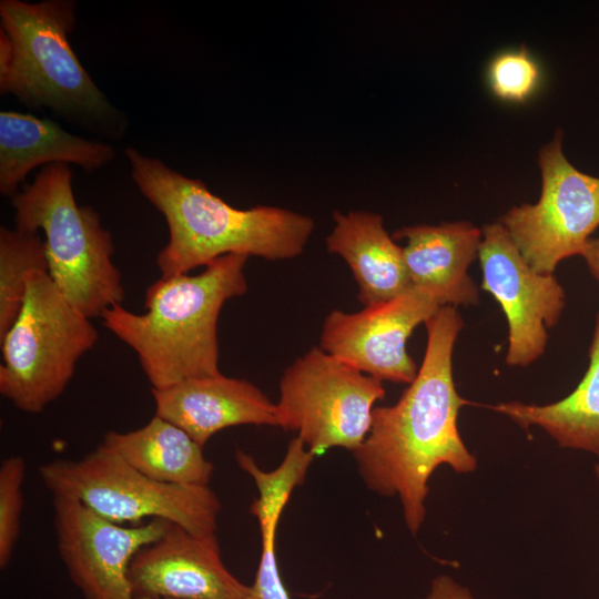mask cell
<instances>
[{
    "mask_svg": "<svg viewBox=\"0 0 599 599\" xmlns=\"http://www.w3.org/2000/svg\"><path fill=\"white\" fill-rule=\"evenodd\" d=\"M593 470H595V475H596V477H597V479L599 481V459L596 463Z\"/></svg>",
    "mask_w": 599,
    "mask_h": 599,
    "instance_id": "4316f807",
    "label": "cell"
},
{
    "mask_svg": "<svg viewBox=\"0 0 599 599\" xmlns=\"http://www.w3.org/2000/svg\"><path fill=\"white\" fill-rule=\"evenodd\" d=\"M39 475L52 496L77 499L120 525L162 518L196 535L216 530L221 502L209 485L156 481L100 444L80 459L42 464Z\"/></svg>",
    "mask_w": 599,
    "mask_h": 599,
    "instance_id": "52a82bcc",
    "label": "cell"
},
{
    "mask_svg": "<svg viewBox=\"0 0 599 599\" xmlns=\"http://www.w3.org/2000/svg\"><path fill=\"white\" fill-rule=\"evenodd\" d=\"M16 229L45 236L48 272L63 296L89 318L124 300L112 234L91 206H79L69 164L41 167L12 199Z\"/></svg>",
    "mask_w": 599,
    "mask_h": 599,
    "instance_id": "5b68a950",
    "label": "cell"
},
{
    "mask_svg": "<svg viewBox=\"0 0 599 599\" xmlns=\"http://www.w3.org/2000/svg\"><path fill=\"white\" fill-rule=\"evenodd\" d=\"M151 392L155 415L183 429L201 446L227 427L276 426L275 404L246 379L220 373Z\"/></svg>",
    "mask_w": 599,
    "mask_h": 599,
    "instance_id": "5bb4252c",
    "label": "cell"
},
{
    "mask_svg": "<svg viewBox=\"0 0 599 599\" xmlns=\"http://www.w3.org/2000/svg\"><path fill=\"white\" fill-rule=\"evenodd\" d=\"M170 524L153 518L146 524L125 527L103 518L77 499L53 496L58 551L84 599H134L130 564Z\"/></svg>",
    "mask_w": 599,
    "mask_h": 599,
    "instance_id": "8fae6325",
    "label": "cell"
},
{
    "mask_svg": "<svg viewBox=\"0 0 599 599\" xmlns=\"http://www.w3.org/2000/svg\"><path fill=\"white\" fill-rule=\"evenodd\" d=\"M425 325L427 346L416 377L397 403L373 409L368 435L353 451L368 489L399 498L414 535L426 517L433 473L441 465L458 474L477 468L457 425L459 410L470 404L458 394L453 375L464 319L457 307L440 306Z\"/></svg>",
    "mask_w": 599,
    "mask_h": 599,
    "instance_id": "6da1fadb",
    "label": "cell"
},
{
    "mask_svg": "<svg viewBox=\"0 0 599 599\" xmlns=\"http://www.w3.org/2000/svg\"><path fill=\"white\" fill-rule=\"evenodd\" d=\"M384 397L382 380L315 346L283 373L276 426L296 432L315 455L333 447L354 451L368 435L374 404Z\"/></svg>",
    "mask_w": 599,
    "mask_h": 599,
    "instance_id": "ba28073f",
    "label": "cell"
},
{
    "mask_svg": "<svg viewBox=\"0 0 599 599\" xmlns=\"http://www.w3.org/2000/svg\"><path fill=\"white\" fill-rule=\"evenodd\" d=\"M77 2L0 1V93L119 139L126 120L85 71L70 42Z\"/></svg>",
    "mask_w": 599,
    "mask_h": 599,
    "instance_id": "277c9868",
    "label": "cell"
},
{
    "mask_svg": "<svg viewBox=\"0 0 599 599\" xmlns=\"http://www.w3.org/2000/svg\"><path fill=\"white\" fill-rule=\"evenodd\" d=\"M481 232V288L494 296L507 319L505 362L526 367L545 353L548 329L559 322L566 294L554 274L539 273L528 264L499 222L484 225Z\"/></svg>",
    "mask_w": 599,
    "mask_h": 599,
    "instance_id": "30bf717a",
    "label": "cell"
},
{
    "mask_svg": "<svg viewBox=\"0 0 599 599\" xmlns=\"http://www.w3.org/2000/svg\"><path fill=\"white\" fill-rule=\"evenodd\" d=\"M538 164L539 200L511 207L499 223L534 270L554 274L561 261L581 254L599 226V177L566 158L560 129L540 149Z\"/></svg>",
    "mask_w": 599,
    "mask_h": 599,
    "instance_id": "9c48e42d",
    "label": "cell"
},
{
    "mask_svg": "<svg viewBox=\"0 0 599 599\" xmlns=\"http://www.w3.org/2000/svg\"><path fill=\"white\" fill-rule=\"evenodd\" d=\"M488 407L525 429H544L562 448L587 451L599 459V312L587 372L569 395L546 405L508 402Z\"/></svg>",
    "mask_w": 599,
    "mask_h": 599,
    "instance_id": "d6986e66",
    "label": "cell"
},
{
    "mask_svg": "<svg viewBox=\"0 0 599 599\" xmlns=\"http://www.w3.org/2000/svg\"><path fill=\"white\" fill-rule=\"evenodd\" d=\"M540 78L539 65L525 47L497 54L487 70L491 92L506 102L528 100L538 89Z\"/></svg>",
    "mask_w": 599,
    "mask_h": 599,
    "instance_id": "7402d4cb",
    "label": "cell"
},
{
    "mask_svg": "<svg viewBox=\"0 0 599 599\" xmlns=\"http://www.w3.org/2000/svg\"><path fill=\"white\" fill-rule=\"evenodd\" d=\"M440 307L415 288L357 313L332 311L325 318L321 348L379 380L410 384L418 367L407 351L413 331Z\"/></svg>",
    "mask_w": 599,
    "mask_h": 599,
    "instance_id": "7c38bea8",
    "label": "cell"
},
{
    "mask_svg": "<svg viewBox=\"0 0 599 599\" xmlns=\"http://www.w3.org/2000/svg\"><path fill=\"white\" fill-rule=\"evenodd\" d=\"M405 240L403 256L413 288L440 306H470L479 302L477 284L468 274L478 258L481 229L467 221L404 226L393 234Z\"/></svg>",
    "mask_w": 599,
    "mask_h": 599,
    "instance_id": "9a60e30c",
    "label": "cell"
},
{
    "mask_svg": "<svg viewBox=\"0 0 599 599\" xmlns=\"http://www.w3.org/2000/svg\"><path fill=\"white\" fill-rule=\"evenodd\" d=\"M315 456L298 436L288 443L283 461L272 471L262 470L245 451H235L237 465L253 478L258 490L251 514L257 519L261 537L276 536L281 515L293 490L304 483Z\"/></svg>",
    "mask_w": 599,
    "mask_h": 599,
    "instance_id": "ffe728a7",
    "label": "cell"
},
{
    "mask_svg": "<svg viewBox=\"0 0 599 599\" xmlns=\"http://www.w3.org/2000/svg\"><path fill=\"white\" fill-rule=\"evenodd\" d=\"M262 552L248 599H291L276 561L275 536L261 537Z\"/></svg>",
    "mask_w": 599,
    "mask_h": 599,
    "instance_id": "cb8c5ba5",
    "label": "cell"
},
{
    "mask_svg": "<svg viewBox=\"0 0 599 599\" xmlns=\"http://www.w3.org/2000/svg\"><path fill=\"white\" fill-rule=\"evenodd\" d=\"M48 270L45 243L38 233L0 227V339L21 309L28 274Z\"/></svg>",
    "mask_w": 599,
    "mask_h": 599,
    "instance_id": "44dd1931",
    "label": "cell"
},
{
    "mask_svg": "<svg viewBox=\"0 0 599 599\" xmlns=\"http://www.w3.org/2000/svg\"><path fill=\"white\" fill-rule=\"evenodd\" d=\"M247 258L229 254L200 274L161 277L145 290L143 314L121 304L101 314L103 326L135 352L152 389L221 373L219 315L226 301L246 293Z\"/></svg>",
    "mask_w": 599,
    "mask_h": 599,
    "instance_id": "3957f363",
    "label": "cell"
},
{
    "mask_svg": "<svg viewBox=\"0 0 599 599\" xmlns=\"http://www.w3.org/2000/svg\"><path fill=\"white\" fill-rule=\"evenodd\" d=\"M131 176L143 196L164 216L169 242L159 252L161 277L189 274L229 254L270 261L301 255L314 221L286 209H236L197 179L169 167L133 146L124 150Z\"/></svg>",
    "mask_w": 599,
    "mask_h": 599,
    "instance_id": "7a4b0ae2",
    "label": "cell"
},
{
    "mask_svg": "<svg viewBox=\"0 0 599 599\" xmlns=\"http://www.w3.org/2000/svg\"><path fill=\"white\" fill-rule=\"evenodd\" d=\"M100 445L160 483L209 485L214 471L213 464L203 455V446L156 415L135 430L105 433Z\"/></svg>",
    "mask_w": 599,
    "mask_h": 599,
    "instance_id": "ac0fdd59",
    "label": "cell"
},
{
    "mask_svg": "<svg viewBox=\"0 0 599 599\" xmlns=\"http://www.w3.org/2000/svg\"><path fill=\"white\" fill-rule=\"evenodd\" d=\"M26 460L11 456L0 466V568L6 569L12 558L21 530L23 509L22 486Z\"/></svg>",
    "mask_w": 599,
    "mask_h": 599,
    "instance_id": "603a6c76",
    "label": "cell"
},
{
    "mask_svg": "<svg viewBox=\"0 0 599 599\" xmlns=\"http://www.w3.org/2000/svg\"><path fill=\"white\" fill-rule=\"evenodd\" d=\"M129 580L134 598L248 599L250 586L223 564L215 534L196 535L171 522L132 559Z\"/></svg>",
    "mask_w": 599,
    "mask_h": 599,
    "instance_id": "4fadbf2b",
    "label": "cell"
},
{
    "mask_svg": "<svg viewBox=\"0 0 599 599\" xmlns=\"http://www.w3.org/2000/svg\"><path fill=\"white\" fill-rule=\"evenodd\" d=\"M425 599H475L471 592L448 576L436 577Z\"/></svg>",
    "mask_w": 599,
    "mask_h": 599,
    "instance_id": "d4e9b609",
    "label": "cell"
},
{
    "mask_svg": "<svg viewBox=\"0 0 599 599\" xmlns=\"http://www.w3.org/2000/svg\"><path fill=\"white\" fill-rule=\"evenodd\" d=\"M98 336L48 272H31L21 309L0 339V394L22 412L41 413L64 392Z\"/></svg>",
    "mask_w": 599,
    "mask_h": 599,
    "instance_id": "8992f818",
    "label": "cell"
},
{
    "mask_svg": "<svg viewBox=\"0 0 599 599\" xmlns=\"http://www.w3.org/2000/svg\"><path fill=\"white\" fill-rule=\"evenodd\" d=\"M115 156L106 143L83 139L58 122L14 111L0 112V193L13 197L30 171L52 163L99 170Z\"/></svg>",
    "mask_w": 599,
    "mask_h": 599,
    "instance_id": "2e32d148",
    "label": "cell"
},
{
    "mask_svg": "<svg viewBox=\"0 0 599 599\" xmlns=\"http://www.w3.org/2000/svg\"><path fill=\"white\" fill-rule=\"evenodd\" d=\"M580 256L591 275L599 282V236L588 240Z\"/></svg>",
    "mask_w": 599,
    "mask_h": 599,
    "instance_id": "484cf974",
    "label": "cell"
},
{
    "mask_svg": "<svg viewBox=\"0 0 599 599\" xmlns=\"http://www.w3.org/2000/svg\"><path fill=\"white\" fill-rule=\"evenodd\" d=\"M333 220L326 248L349 266L358 286L357 297L365 307L388 302L412 288L403 248L387 233L380 215L334 211Z\"/></svg>",
    "mask_w": 599,
    "mask_h": 599,
    "instance_id": "e0dca14e",
    "label": "cell"
},
{
    "mask_svg": "<svg viewBox=\"0 0 599 599\" xmlns=\"http://www.w3.org/2000/svg\"><path fill=\"white\" fill-rule=\"evenodd\" d=\"M134 599H163V598H149V597H136Z\"/></svg>",
    "mask_w": 599,
    "mask_h": 599,
    "instance_id": "83f0119b",
    "label": "cell"
}]
</instances>
